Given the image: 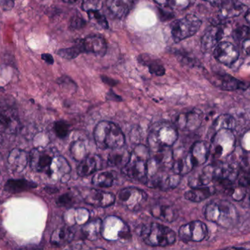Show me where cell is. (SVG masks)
I'll return each mask as SVG.
<instances>
[{
	"label": "cell",
	"mask_w": 250,
	"mask_h": 250,
	"mask_svg": "<svg viewBox=\"0 0 250 250\" xmlns=\"http://www.w3.org/2000/svg\"><path fill=\"white\" fill-rule=\"evenodd\" d=\"M204 216L208 221L224 228L233 227L239 220L236 206L226 200H217L208 204L206 206Z\"/></svg>",
	"instance_id": "obj_2"
},
{
	"label": "cell",
	"mask_w": 250,
	"mask_h": 250,
	"mask_svg": "<svg viewBox=\"0 0 250 250\" xmlns=\"http://www.w3.org/2000/svg\"><path fill=\"white\" fill-rule=\"evenodd\" d=\"M248 11V7L239 0H220L219 18L222 20L237 17Z\"/></svg>",
	"instance_id": "obj_17"
},
{
	"label": "cell",
	"mask_w": 250,
	"mask_h": 250,
	"mask_svg": "<svg viewBox=\"0 0 250 250\" xmlns=\"http://www.w3.org/2000/svg\"><path fill=\"white\" fill-rule=\"evenodd\" d=\"M149 149L145 145H138L131 153L127 164L122 168V173L130 181L146 183L148 179V161Z\"/></svg>",
	"instance_id": "obj_4"
},
{
	"label": "cell",
	"mask_w": 250,
	"mask_h": 250,
	"mask_svg": "<svg viewBox=\"0 0 250 250\" xmlns=\"http://www.w3.org/2000/svg\"><path fill=\"white\" fill-rule=\"evenodd\" d=\"M9 166L13 171L20 173L24 170L29 161V157L26 151L20 149H13L7 159Z\"/></svg>",
	"instance_id": "obj_24"
},
{
	"label": "cell",
	"mask_w": 250,
	"mask_h": 250,
	"mask_svg": "<svg viewBox=\"0 0 250 250\" xmlns=\"http://www.w3.org/2000/svg\"><path fill=\"white\" fill-rule=\"evenodd\" d=\"M179 137L177 127L170 122H159L151 126L148 136V149L157 152L171 148Z\"/></svg>",
	"instance_id": "obj_5"
},
{
	"label": "cell",
	"mask_w": 250,
	"mask_h": 250,
	"mask_svg": "<svg viewBox=\"0 0 250 250\" xmlns=\"http://www.w3.org/2000/svg\"><path fill=\"white\" fill-rule=\"evenodd\" d=\"M236 122L234 117L230 114H222L214 122L213 127L215 132L222 129H229L233 131L236 127Z\"/></svg>",
	"instance_id": "obj_33"
},
{
	"label": "cell",
	"mask_w": 250,
	"mask_h": 250,
	"mask_svg": "<svg viewBox=\"0 0 250 250\" xmlns=\"http://www.w3.org/2000/svg\"><path fill=\"white\" fill-rule=\"evenodd\" d=\"M134 0H106L108 11L117 19H123L133 7Z\"/></svg>",
	"instance_id": "obj_21"
},
{
	"label": "cell",
	"mask_w": 250,
	"mask_h": 250,
	"mask_svg": "<svg viewBox=\"0 0 250 250\" xmlns=\"http://www.w3.org/2000/svg\"><path fill=\"white\" fill-rule=\"evenodd\" d=\"M14 0H0V6L4 10H10L14 7Z\"/></svg>",
	"instance_id": "obj_46"
},
{
	"label": "cell",
	"mask_w": 250,
	"mask_h": 250,
	"mask_svg": "<svg viewBox=\"0 0 250 250\" xmlns=\"http://www.w3.org/2000/svg\"><path fill=\"white\" fill-rule=\"evenodd\" d=\"M207 225L199 220L184 225L179 230V238L185 242H201L207 238Z\"/></svg>",
	"instance_id": "obj_12"
},
{
	"label": "cell",
	"mask_w": 250,
	"mask_h": 250,
	"mask_svg": "<svg viewBox=\"0 0 250 250\" xmlns=\"http://www.w3.org/2000/svg\"><path fill=\"white\" fill-rule=\"evenodd\" d=\"M131 153L123 148L112 150L108 157V164L112 167L123 168L130 159Z\"/></svg>",
	"instance_id": "obj_28"
},
{
	"label": "cell",
	"mask_w": 250,
	"mask_h": 250,
	"mask_svg": "<svg viewBox=\"0 0 250 250\" xmlns=\"http://www.w3.org/2000/svg\"><path fill=\"white\" fill-rule=\"evenodd\" d=\"M83 201L88 205L98 208H107L114 205L116 197L111 192H104L95 189H89L83 195Z\"/></svg>",
	"instance_id": "obj_15"
},
{
	"label": "cell",
	"mask_w": 250,
	"mask_h": 250,
	"mask_svg": "<svg viewBox=\"0 0 250 250\" xmlns=\"http://www.w3.org/2000/svg\"><path fill=\"white\" fill-rule=\"evenodd\" d=\"M195 167V166L193 160H192V156H191L190 153L189 152L186 155L174 159L171 170L173 173L182 176L184 175H187L190 173Z\"/></svg>",
	"instance_id": "obj_27"
},
{
	"label": "cell",
	"mask_w": 250,
	"mask_h": 250,
	"mask_svg": "<svg viewBox=\"0 0 250 250\" xmlns=\"http://www.w3.org/2000/svg\"><path fill=\"white\" fill-rule=\"evenodd\" d=\"M182 176L176 174L172 171L169 173L168 170L159 172L154 176L148 177L146 185L151 188H157L163 191L174 189L179 184Z\"/></svg>",
	"instance_id": "obj_13"
},
{
	"label": "cell",
	"mask_w": 250,
	"mask_h": 250,
	"mask_svg": "<svg viewBox=\"0 0 250 250\" xmlns=\"http://www.w3.org/2000/svg\"><path fill=\"white\" fill-rule=\"evenodd\" d=\"M204 1H207V2L210 3V4H218L220 3V0H204Z\"/></svg>",
	"instance_id": "obj_54"
},
{
	"label": "cell",
	"mask_w": 250,
	"mask_h": 250,
	"mask_svg": "<svg viewBox=\"0 0 250 250\" xmlns=\"http://www.w3.org/2000/svg\"><path fill=\"white\" fill-rule=\"evenodd\" d=\"M242 49L248 55H250V38H247L242 41Z\"/></svg>",
	"instance_id": "obj_49"
},
{
	"label": "cell",
	"mask_w": 250,
	"mask_h": 250,
	"mask_svg": "<svg viewBox=\"0 0 250 250\" xmlns=\"http://www.w3.org/2000/svg\"><path fill=\"white\" fill-rule=\"evenodd\" d=\"M247 193V188L239 185L238 187L233 188L230 195L233 197L235 201L241 202L245 198Z\"/></svg>",
	"instance_id": "obj_42"
},
{
	"label": "cell",
	"mask_w": 250,
	"mask_h": 250,
	"mask_svg": "<svg viewBox=\"0 0 250 250\" xmlns=\"http://www.w3.org/2000/svg\"><path fill=\"white\" fill-rule=\"evenodd\" d=\"M83 52V50L82 45V41L79 40L73 46L70 47V48H62V49L59 50L57 54L62 58L72 60V59L78 57L81 53Z\"/></svg>",
	"instance_id": "obj_34"
},
{
	"label": "cell",
	"mask_w": 250,
	"mask_h": 250,
	"mask_svg": "<svg viewBox=\"0 0 250 250\" xmlns=\"http://www.w3.org/2000/svg\"><path fill=\"white\" fill-rule=\"evenodd\" d=\"M20 122L17 110L6 103L0 104V132L15 134L19 130Z\"/></svg>",
	"instance_id": "obj_11"
},
{
	"label": "cell",
	"mask_w": 250,
	"mask_h": 250,
	"mask_svg": "<svg viewBox=\"0 0 250 250\" xmlns=\"http://www.w3.org/2000/svg\"><path fill=\"white\" fill-rule=\"evenodd\" d=\"M242 201H245V204L250 205V186L248 187V189H247L246 195H245V198L241 202H242Z\"/></svg>",
	"instance_id": "obj_51"
},
{
	"label": "cell",
	"mask_w": 250,
	"mask_h": 250,
	"mask_svg": "<svg viewBox=\"0 0 250 250\" xmlns=\"http://www.w3.org/2000/svg\"><path fill=\"white\" fill-rule=\"evenodd\" d=\"M236 137L232 130L222 129L214 133L211 142V154L213 159L219 161L234 152Z\"/></svg>",
	"instance_id": "obj_7"
},
{
	"label": "cell",
	"mask_w": 250,
	"mask_h": 250,
	"mask_svg": "<svg viewBox=\"0 0 250 250\" xmlns=\"http://www.w3.org/2000/svg\"><path fill=\"white\" fill-rule=\"evenodd\" d=\"M101 236L105 240L111 242H126L131 239L130 230L127 225L115 216H109L103 221Z\"/></svg>",
	"instance_id": "obj_8"
},
{
	"label": "cell",
	"mask_w": 250,
	"mask_h": 250,
	"mask_svg": "<svg viewBox=\"0 0 250 250\" xmlns=\"http://www.w3.org/2000/svg\"><path fill=\"white\" fill-rule=\"evenodd\" d=\"M41 58L49 65H53L54 63V58H53L52 55L48 53H45L41 55Z\"/></svg>",
	"instance_id": "obj_50"
},
{
	"label": "cell",
	"mask_w": 250,
	"mask_h": 250,
	"mask_svg": "<svg viewBox=\"0 0 250 250\" xmlns=\"http://www.w3.org/2000/svg\"><path fill=\"white\" fill-rule=\"evenodd\" d=\"M102 224L103 221L101 219H95L86 222L82 229L83 238L89 241L97 240L101 236Z\"/></svg>",
	"instance_id": "obj_29"
},
{
	"label": "cell",
	"mask_w": 250,
	"mask_h": 250,
	"mask_svg": "<svg viewBox=\"0 0 250 250\" xmlns=\"http://www.w3.org/2000/svg\"><path fill=\"white\" fill-rule=\"evenodd\" d=\"M147 199V194L138 188H125L118 193L120 205L129 211H137L141 209L146 203Z\"/></svg>",
	"instance_id": "obj_10"
},
{
	"label": "cell",
	"mask_w": 250,
	"mask_h": 250,
	"mask_svg": "<svg viewBox=\"0 0 250 250\" xmlns=\"http://www.w3.org/2000/svg\"><path fill=\"white\" fill-rule=\"evenodd\" d=\"M70 152L72 156L76 161H82L83 159L86 158V150L84 144L82 141L78 140L72 144L70 148Z\"/></svg>",
	"instance_id": "obj_35"
},
{
	"label": "cell",
	"mask_w": 250,
	"mask_h": 250,
	"mask_svg": "<svg viewBox=\"0 0 250 250\" xmlns=\"http://www.w3.org/2000/svg\"><path fill=\"white\" fill-rule=\"evenodd\" d=\"M195 167L203 165L207 162L211 154V144L207 141H197L189 151Z\"/></svg>",
	"instance_id": "obj_20"
},
{
	"label": "cell",
	"mask_w": 250,
	"mask_h": 250,
	"mask_svg": "<svg viewBox=\"0 0 250 250\" xmlns=\"http://www.w3.org/2000/svg\"><path fill=\"white\" fill-rule=\"evenodd\" d=\"M151 214L154 218L167 223H173L178 217V213L175 208L168 205H155L151 208Z\"/></svg>",
	"instance_id": "obj_26"
},
{
	"label": "cell",
	"mask_w": 250,
	"mask_h": 250,
	"mask_svg": "<svg viewBox=\"0 0 250 250\" xmlns=\"http://www.w3.org/2000/svg\"><path fill=\"white\" fill-rule=\"evenodd\" d=\"M117 179V173L114 171L103 172L95 175L92 178V184L99 187H110L113 186Z\"/></svg>",
	"instance_id": "obj_32"
},
{
	"label": "cell",
	"mask_w": 250,
	"mask_h": 250,
	"mask_svg": "<svg viewBox=\"0 0 250 250\" xmlns=\"http://www.w3.org/2000/svg\"><path fill=\"white\" fill-rule=\"evenodd\" d=\"M30 166L35 171L54 179H62L71 171L68 161L51 148H38L29 154Z\"/></svg>",
	"instance_id": "obj_1"
},
{
	"label": "cell",
	"mask_w": 250,
	"mask_h": 250,
	"mask_svg": "<svg viewBox=\"0 0 250 250\" xmlns=\"http://www.w3.org/2000/svg\"><path fill=\"white\" fill-rule=\"evenodd\" d=\"M201 19L195 15H187L185 17L176 20L171 25V33L175 42L193 36L201 26Z\"/></svg>",
	"instance_id": "obj_9"
},
{
	"label": "cell",
	"mask_w": 250,
	"mask_h": 250,
	"mask_svg": "<svg viewBox=\"0 0 250 250\" xmlns=\"http://www.w3.org/2000/svg\"><path fill=\"white\" fill-rule=\"evenodd\" d=\"M245 19L246 22L250 24V11H247L245 13Z\"/></svg>",
	"instance_id": "obj_53"
},
{
	"label": "cell",
	"mask_w": 250,
	"mask_h": 250,
	"mask_svg": "<svg viewBox=\"0 0 250 250\" xmlns=\"http://www.w3.org/2000/svg\"><path fill=\"white\" fill-rule=\"evenodd\" d=\"M83 52L91 53L100 57L105 55L107 51L106 41L103 37L89 35L81 40Z\"/></svg>",
	"instance_id": "obj_19"
},
{
	"label": "cell",
	"mask_w": 250,
	"mask_h": 250,
	"mask_svg": "<svg viewBox=\"0 0 250 250\" xmlns=\"http://www.w3.org/2000/svg\"><path fill=\"white\" fill-rule=\"evenodd\" d=\"M72 215H73V221L71 223L73 224L79 225V226L83 225V226L89 220V211L85 208L76 209V211H73Z\"/></svg>",
	"instance_id": "obj_37"
},
{
	"label": "cell",
	"mask_w": 250,
	"mask_h": 250,
	"mask_svg": "<svg viewBox=\"0 0 250 250\" xmlns=\"http://www.w3.org/2000/svg\"><path fill=\"white\" fill-rule=\"evenodd\" d=\"M102 167L101 158L98 156H87L80 161L77 167V173L82 177L90 176Z\"/></svg>",
	"instance_id": "obj_22"
},
{
	"label": "cell",
	"mask_w": 250,
	"mask_h": 250,
	"mask_svg": "<svg viewBox=\"0 0 250 250\" xmlns=\"http://www.w3.org/2000/svg\"><path fill=\"white\" fill-rule=\"evenodd\" d=\"M214 193V190L208 186L192 188L185 192V198L193 203H200L208 199Z\"/></svg>",
	"instance_id": "obj_31"
},
{
	"label": "cell",
	"mask_w": 250,
	"mask_h": 250,
	"mask_svg": "<svg viewBox=\"0 0 250 250\" xmlns=\"http://www.w3.org/2000/svg\"><path fill=\"white\" fill-rule=\"evenodd\" d=\"M76 1H77V0H63V1H64V2L70 3V4H71V3L76 2Z\"/></svg>",
	"instance_id": "obj_55"
},
{
	"label": "cell",
	"mask_w": 250,
	"mask_h": 250,
	"mask_svg": "<svg viewBox=\"0 0 250 250\" xmlns=\"http://www.w3.org/2000/svg\"><path fill=\"white\" fill-rule=\"evenodd\" d=\"M69 129H70V126L63 120L56 122L55 125H54V131H55L56 135L60 139H64L68 135Z\"/></svg>",
	"instance_id": "obj_39"
},
{
	"label": "cell",
	"mask_w": 250,
	"mask_h": 250,
	"mask_svg": "<svg viewBox=\"0 0 250 250\" xmlns=\"http://www.w3.org/2000/svg\"><path fill=\"white\" fill-rule=\"evenodd\" d=\"M97 146L102 150H114L125 145V136L121 128L111 121H101L94 130Z\"/></svg>",
	"instance_id": "obj_3"
},
{
	"label": "cell",
	"mask_w": 250,
	"mask_h": 250,
	"mask_svg": "<svg viewBox=\"0 0 250 250\" xmlns=\"http://www.w3.org/2000/svg\"><path fill=\"white\" fill-rule=\"evenodd\" d=\"M75 232L70 226H62L56 229L51 236L50 242L51 245L57 247L64 246L74 239Z\"/></svg>",
	"instance_id": "obj_23"
},
{
	"label": "cell",
	"mask_w": 250,
	"mask_h": 250,
	"mask_svg": "<svg viewBox=\"0 0 250 250\" xmlns=\"http://www.w3.org/2000/svg\"><path fill=\"white\" fill-rule=\"evenodd\" d=\"M239 184L244 187H249L250 186V173L245 174L239 179Z\"/></svg>",
	"instance_id": "obj_47"
},
{
	"label": "cell",
	"mask_w": 250,
	"mask_h": 250,
	"mask_svg": "<svg viewBox=\"0 0 250 250\" xmlns=\"http://www.w3.org/2000/svg\"><path fill=\"white\" fill-rule=\"evenodd\" d=\"M74 203V198L70 193H66L59 198L57 204L60 206L68 207L73 205Z\"/></svg>",
	"instance_id": "obj_44"
},
{
	"label": "cell",
	"mask_w": 250,
	"mask_h": 250,
	"mask_svg": "<svg viewBox=\"0 0 250 250\" xmlns=\"http://www.w3.org/2000/svg\"><path fill=\"white\" fill-rule=\"evenodd\" d=\"M242 145L247 151H250V132H248L242 138Z\"/></svg>",
	"instance_id": "obj_48"
},
{
	"label": "cell",
	"mask_w": 250,
	"mask_h": 250,
	"mask_svg": "<svg viewBox=\"0 0 250 250\" xmlns=\"http://www.w3.org/2000/svg\"><path fill=\"white\" fill-rule=\"evenodd\" d=\"M216 85L223 91H233L245 90L246 84L229 74H219L216 76Z\"/></svg>",
	"instance_id": "obj_25"
},
{
	"label": "cell",
	"mask_w": 250,
	"mask_h": 250,
	"mask_svg": "<svg viewBox=\"0 0 250 250\" xmlns=\"http://www.w3.org/2000/svg\"><path fill=\"white\" fill-rule=\"evenodd\" d=\"M1 137H0V145H1Z\"/></svg>",
	"instance_id": "obj_56"
},
{
	"label": "cell",
	"mask_w": 250,
	"mask_h": 250,
	"mask_svg": "<svg viewBox=\"0 0 250 250\" xmlns=\"http://www.w3.org/2000/svg\"><path fill=\"white\" fill-rule=\"evenodd\" d=\"M250 33V28L248 26L242 25L238 26L233 31V38L237 41H243L248 38Z\"/></svg>",
	"instance_id": "obj_40"
},
{
	"label": "cell",
	"mask_w": 250,
	"mask_h": 250,
	"mask_svg": "<svg viewBox=\"0 0 250 250\" xmlns=\"http://www.w3.org/2000/svg\"><path fill=\"white\" fill-rule=\"evenodd\" d=\"M37 187V184L34 182L24 179L19 180H9L4 186V190L11 194L21 193V192H26L31 190L34 188Z\"/></svg>",
	"instance_id": "obj_30"
},
{
	"label": "cell",
	"mask_w": 250,
	"mask_h": 250,
	"mask_svg": "<svg viewBox=\"0 0 250 250\" xmlns=\"http://www.w3.org/2000/svg\"><path fill=\"white\" fill-rule=\"evenodd\" d=\"M86 25V22L79 16L72 18L70 22V27L72 29H80Z\"/></svg>",
	"instance_id": "obj_45"
},
{
	"label": "cell",
	"mask_w": 250,
	"mask_h": 250,
	"mask_svg": "<svg viewBox=\"0 0 250 250\" xmlns=\"http://www.w3.org/2000/svg\"><path fill=\"white\" fill-rule=\"evenodd\" d=\"M101 0H83L82 9L86 12L99 10Z\"/></svg>",
	"instance_id": "obj_41"
},
{
	"label": "cell",
	"mask_w": 250,
	"mask_h": 250,
	"mask_svg": "<svg viewBox=\"0 0 250 250\" xmlns=\"http://www.w3.org/2000/svg\"><path fill=\"white\" fill-rule=\"evenodd\" d=\"M195 0H166V7L175 10H185L193 3Z\"/></svg>",
	"instance_id": "obj_38"
},
{
	"label": "cell",
	"mask_w": 250,
	"mask_h": 250,
	"mask_svg": "<svg viewBox=\"0 0 250 250\" xmlns=\"http://www.w3.org/2000/svg\"><path fill=\"white\" fill-rule=\"evenodd\" d=\"M87 13L89 20L92 23H95L97 26L102 28V29H108V21H107L105 16L99 11V10H91V11L87 12Z\"/></svg>",
	"instance_id": "obj_36"
},
{
	"label": "cell",
	"mask_w": 250,
	"mask_h": 250,
	"mask_svg": "<svg viewBox=\"0 0 250 250\" xmlns=\"http://www.w3.org/2000/svg\"><path fill=\"white\" fill-rule=\"evenodd\" d=\"M108 98H111V99L114 100V101H122L121 97L118 96V95H116L114 92H113L112 91L108 93Z\"/></svg>",
	"instance_id": "obj_52"
},
{
	"label": "cell",
	"mask_w": 250,
	"mask_h": 250,
	"mask_svg": "<svg viewBox=\"0 0 250 250\" xmlns=\"http://www.w3.org/2000/svg\"><path fill=\"white\" fill-rule=\"evenodd\" d=\"M141 236L147 245L151 247L170 246L176 240V235L173 230L157 223L143 226Z\"/></svg>",
	"instance_id": "obj_6"
},
{
	"label": "cell",
	"mask_w": 250,
	"mask_h": 250,
	"mask_svg": "<svg viewBox=\"0 0 250 250\" xmlns=\"http://www.w3.org/2000/svg\"><path fill=\"white\" fill-rule=\"evenodd\" d=\"M203 117L202 112L198 110L180 114L177 119V126L182 130H196L202 123Z\"/></svg>",
	"instance_id": "obj_18"
},
{
	"label": "cell",
	"mask_w": 250,
	"mask_h": 250,
	"mask_svg": "<svg viewBox=\"0 0 250 250\" xmlns=\"http://www.w3.org/2000/svg\"><path fill=\"white\" fill-rule=\"evenodd\" d=\"M150 73H154L157 76H163L166 73V69L157 62H151L148 65Z\"/></svg>",
	"instance_id": "obj_43"
},
{
	"label": "cell",
	"mask_w": 250,
	"mask_h": 250,
	"mask_svg": "<svg viewBox=\"0 0 250 250\" xmlns=\"http://www.w3.org/2000/svg\"><path fill=\"white\" fill-rule=\"evenodd\" d=\"M215 60L221 64L230 66L234 64L239 57V51L234 44L228 41H220L213 51Z\"/></svg>",
	"instance_id": "obj_14"
},
{
	"label": "cell",
	"mask_w": 250,
	"mask_h": 250,
	"mask_svg": "<svg viewBox=\"0 0 250 250\" xmlns=\"http://www.w3.org/2000/svg\"><path fill=\"white\" fill-rule=\"evenodd\" d=\"M229 26L226 24L212 25L210 26L201 39V48L204 51H208L216 46L226 36Z\"/></svg>",
	"instance_id": "obj_16"
}]
</instances>
